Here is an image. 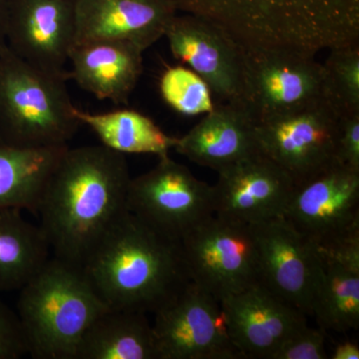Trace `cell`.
I'll use <instances>...</instances> for the list:
<instances>
[{"label":"cell","instance_id":"cell-1","mask_svg":"<svg viewBox=\"0 0 359 359\" xmlns=\"http://www.w3.org/2000/svg\"><path fill=\"white\" fill-rule=\"evenodd\" d=\"M130 180L124 154L102 144L68 147L37 211L54 257L83 266L127 212Z\"/></svg>","mask_w":359,"mask_h":359},{"label":"cell","instance_id":"cell-2","mask_svg":"<svg viewBox=\"0 0 359 359\" xmlns=\"http://www.w3.org/2000/svg\"><path fill=\"white\" fill-rule=\"evenodd\" d=\"M226 30L245 49L316 55L359 44V0H168Z\"/></svg>","mask_w":359,"mask_h":359},{"label":"cell","instance_id":"cell-3","mask_svg":"<svg viewBox=\"0 0 359 359\" xmlns=\"http://www.w3.org/2000/svg\"><path fill=\"white\" fill-rule=\"evenodd\" d=\"M82 269L97 294L112 309L154 313L191 283L181 242L128 211Z\"/></svg>","mask_w":359,"mask_h":359},{"label":"cell","instance_id":"cell-4","mask_svg":"<svg viewBox=\"0 0 359 359\" xmlns=\"http://www.w3.org/2000/svg\"><path fill=\"white\" fill-rule=\"evenodd\" d=\"M20 292L16 314L26 353L36 359H76L85 332L110 309L82 266L56 257Z\"/></svg>","mask_w":359,"mask_h":359},{"label":"cell","instance_id":"cell-5","mask_svg":"<svg viewBox=\"0 0 359 359\" xmlns=\"http://www.w3.org/2000/svg\"><path fill=\"white\" fill-rule=\"evenodd\" d=\"M68 71L42 69L0 48V141L18 148L67 146L80 123Z\"/></svg>","mask_w":359,"mask_h":359},{"label":"cell","instance_id":"cell-6","mask_svg":"<svg viewBox=\"0 0 359 359\" xmlns=\"http://www.w3.org/2000/svg\"><path fill=\"white\" fill-rule=\"evenodd\" d=\"M127 211L155 231L181 242L215 215L214 186L201 181L169 155L130 180Z\"/></svg>","mask_w":359,"mask_h":359},{"label":"cell","instance_id":"cell-7","mask_svg":"<svg viewBox=\"0 0 359 359\" xmlns=\"http://www.w3.org/2000/svg\"><path fill=\"white\" fill-rule=\"evenodd\" d=\"M290 49H245L242 103L255 122L290 114L323 100V66Z\"/></svg>","mask_w":359,"mask_h":359},{"label":"cell","instance_id":"cell-8","mask_svg":"<svg viewBox=\"0 0 359 359\" xmlns=\"http://www.w3.org/2000/svg\"><path fill=\"white\" fill-rule=\"evenodd\" d=\"M191 282L221 302L257 283L254 226L214 215L181 241Z\"/></svg>","mask_w":359,"mask_h":359},{"label":"cell","instance_id":"cell-9","mask_svg":"<svg viewBox=\"0 0 359 359\" xmlns=\"http://www.w3.org/2000/svg\"><path fill=\"white\" fill-rule=\"evenodd\" d=\"M283 217L318 249L359 237V171L337 162L295 184Z\"/></svg>","mask_w":359,"mask_h":359},{"label":"cell","instance_id":"cell-10","mask_svg":"<svg viewBox=\"0 0 359 359\" xmlns=\"http://www.w3.org/2000/svg\"><path fill=\"white\" fill-rule=\"evenodd\" d=\"M154 314L159 359L244 358L231 341L221 302L195 283Z\"/></svg>","mask_w":359,"mask_h":359},{"label":"cell","instance_id":"cell-11","mask_svg":"<svg viewBox=\"0 0 359 359\" xmlns=\"http://www.w3.org/2000/svg\"><path fill=\"white\" fill-rule=\"evenodd\" d=\"M339 114L323 99L320 102L256 123L259 151L301 183L339 162L337 157Z\"/></svg>","mask_w":359,"mask_h":359},{"label":"cell","instance_id":"cell-12","mask_svg":"<svg viewBox=\"0 0 359 359\" xmlns=\"http://www.w3.org/2000/svg\"><path fill=\"white\" fill-rule=\"evenodd\" d=\"M252 226L257 245V283L313 318L320 250L283 216Z\"/></svg>","mask_w":359,"mask_h":359},{"label":"cell","instance_id":"cell-13","mask_svg":"<svg viewBox=\"0 0 359 359\" xmlns=\"http://www.w3.org/2000/svg\"><path fill=\"white\" fill-rule=\"evenodd\" d=\"M175 58L190 67L223 103H242L245 48L226 30L194 14L177 13L165 29Z\"/></svg>","mask_w":359,"mask_h":359},{"label":"cell","instance_id":"cell-14","mask_svg":"<svg viewBox=\"0 0 359 359\" xmlns=\"http://www.w3.org/2000/svg\"><path fill=\"white\" fill-rule=\"evenodd\" d=\"M75 36L76 0H7V47L32 65L66 71Z\"/></svg>","mask_w":359,"mask_h":359},{"label":"cell","instance_id":"cell-15","mask_svg":"<svg viewBox=\"0 0 359 359\" xmlns=\"http://www.w3.org/2000/svg\"><path fill=\"white\" fill-rule=\"evenodd\" d=\"M218 174L215 215L248 224L283 216L295 185L287 172L262 152Z\"/></svg>","mask_w":359,"mask_h":359},{"label":"cell","instance_id":"cell-16","mask_svg":"<svg viewBox=\"0 0 359 359\" xmlns=\"http://www.w3.org/2000/svg\"><path fill=\"white\" fill-rule=\"evenodd\" d=\"M231 341L244 358L269 359L308 316L259 285L221 301Z\"/></svg>","mask_w":359,"mask_h":359},{"label":"cell","instance_id":"cell-17","mask_svg":"<svg viewBox=\"0 0 359 359\" xmlns=\"http://www.w3.org/2000/svg\"><path fill=\"white\" fill-rule=\"evenodd\" d=\"M176 13L168 0H76L75 44L126 40L145 51L164 36Z\"/></svg>","mask_w":359,"mask_h":359},{"label":"cell","instance_id":"cell-18","mask_svg":"<svg viewBox=\"0 0 359 359\" xmlns=\"http://www.w3.org/2000/svg\"><path fill=\"white\" fill-rule=\"evenodd\" d=\"M143 49L126 40L99 39L74 44L69 80L99 100L128 103L143 73Z\"/></svg>","mask_w":359,"mask_h":359},{"label":"cell","instance_id":"cell-19","mask_svg":"<svg viewBox=\"0 0 359 359\" xmlns=\"http://www.w3.org/2000/svg\"><path fill=\"white\" fill-rule=\"evenodd\" d=\"M175 150L217 173L261 152L256 122L240 104L215 105L211 112L178 138Z\"/></svg>","mask_w":359,"mask_h":359},{"label":"cell","instance_id":"cell-20","mask_svg":"<svg viewBox=\"0 0 359 359\" xmlns=\"http://www.w3.org/2000/svg\"><path fill=\"white\" fill-rule=\"evenodd\" d=\"M320 250L313 318L323 330L346 334L359 327V237Z\"/></svg>","mask_w":359,"mask_h":359},{"label":"cell","instance_id":"cell-21","mask_svg":"<svg viewBox=\"0 0 359 359\" xmlns=\"http://www.w3.org/2000/svg\"><path fill=\"white\" fill-rule=\"evenodd\" d=\"M76 359H159L153 325L145 313L109 309L85 332Z\"/></svg>","mask_w":359,"mask_h":359},{"label":"cell","instance_id":"cell-22","mask_svg":"<svg viewBox=\"0 0 359 359\" xmlns=\"http://www.w3.org/2000/svg\"><path fill=\"white\" fill-rule=\"evenodd\" d=\"M68 147L18 148L0 141V208L37 215L45 188Z\"/></svg>","mask_w":359,"mask_h":359},{"label":"cell","instance_id":"cell-23","mask_svg":"<svg viewBox=\"0 0 359 359\" xmlns=\"http://www.w3.org/2000/svg\"><path fill=\"white\" fill-rule=\"evenodd\" d=\"M41 226L15 208H0V292L20 290L50 259Z\"/></svg>","mask_w":359,"mask_h":359},{"label":"cell","instance_id":"cell-24","mask_svg":"<svg viewBox=\"0 0 359 359\" xmlns=\"http://www.w3.org/2000/svg\"><path fill=\"white\" fill-rule=\"evenodd\" d=\"M75 117L86 125L105 147L121 154L169 155L178 138L169 136L148 116L136 110L90 113L74 107Z\"/></svg>","mask_w":359,"mask_h":359},{"label":"cell","instance_id":"cell-25","mask_svg":"<svg viewBox=\"0 0 359 359\" xmlns=\"http://www.w3.org/2000/svg\"><path fill=\"white\" fill-rule=\"evenodd\" d=\"M323 66V99L339 116L359 112V44L330 49Z\"/></svg>","mask_w":359,"mask_h":359},{"label":"cell","instance_id":"cell-26","mask_svg":"<svg viewBox=\"0 0 359 359\" xmlns=\"http://www.w3.org/2000/svg\"><path fill=\"white\" fill-rule=\"evenodd\" d=\"M159 87L165 102L180 114L193 117L214 109L211 89L190 68L180 65L167 68Z\"/></svg>","mask_w":359,"mask_h":359},{"label":"cell","instance_id":"cell-27","mask_svg":"<svg viewBox=\"0 0 359 359\" xmlns=\"http://www.w3.org/2000/svg\"><path fill=\"white\" fill-rule=\"evenodd\" d=\"M325 332L306 323L283 341L269 359H327Z\"/></svg>","mask_w":359,"mask_h":359},{"label":"cell","instance_id":"cell-28","mask_svg":"<svg viewBox=\"0 0 359 359\" xmlns=\"http://www.w3.org/2000/svg\"><path fill=\"white\" fill-rule=\"evenodd\" d=\"M337 157L344 166L359 171V112L340 116Z\"/></svg>","mask_w":359,"mask_h":359},{"label":"cell","instance_id":"cell-29","mask_svg":"<svg viewBox=\"0 0 359 359\" xmlns=\"http://www.w3.org/2000/svg\"><path fill=\"white\" fill-rule=\"evenodd\" d=\"M25 354L26 347L18 314L0 299V359H18Z\"/></svg>","mask_w":359,"mask_h":359},{"label":"cell","instance_id":"cell-30","mask_svg":"<svg viewBox=\"0 0 359 359\" xmlns=\"http://www.w3.org/2000/svg\"><path fill=\"white\" fill-rule=\"evenodd\" d=\"M332 359H359V347L351 341H344L337 344Z\"/></svg>","mask_w":359,"mask_h":359},{"label":"cell","instance_id":"cell-31","mask_svg":"<svg viewBox=\"0 0 359 359\" xmlns=\"http://www.w3.org/2000/svg\"><path fill=\"white\" fill-rule=\"evenodd\" d=\"M7 0H0V48L6 45V23Z\"/></svg>","mask_w":359,"mask_h":359}]
</instances>
